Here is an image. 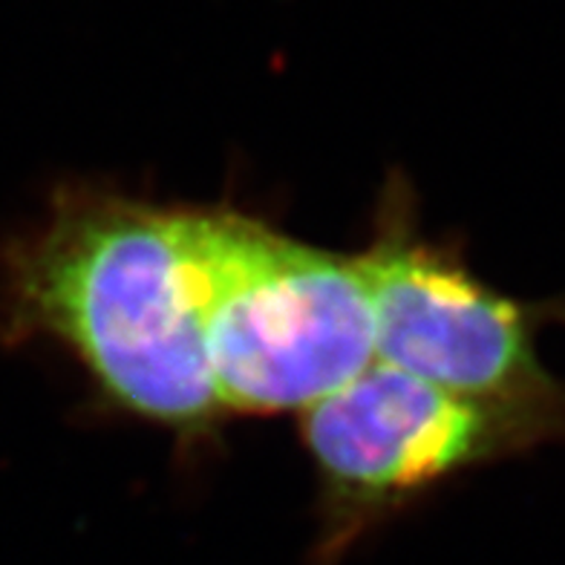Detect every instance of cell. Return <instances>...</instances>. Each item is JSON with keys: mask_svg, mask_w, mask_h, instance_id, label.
<instances>
[{"mask_svg": "<svg viewBox=\"0 0 565 565\" xmlns=\"http://www.w3.org/2000/svg\"><path fill=\"white\" fill-rule=\"evenodd\" d=\"M355 260L379 364L477 402L565 409V384L536 352L540 329L565 323V300L522 303L479 280L459 248L424 237L402 177L381 191L370 246Z\"/></svg>", "mask_w": 565, "mask_h": 565, "instance_id": "cell-4", "label": "cell"}, {"mask_svg": "<svg viewBox=\"0 0 565 565\" xmlns=\"http://www.w3.org/2000/svg\"><path fill=\"white\" fill-rule=\"evenodd\" d=\"M300 416L320 482L312 565H338L366 531L465 470L565 439V409L477 402L379 361Z\"/></svg>", "mask_w": 565, "mask_h": 565, "instance_id": "cell-3", "label": "cell"}, {"mask_svg": "<svg viewBox=\"0 0 565 565\" xmlns=\"http://www.w3.org/2000/svg\"><path fill=\"white\" fill-rule=\"evenodd\" d=\"M177 220L225 413H306L375 364L355 254L309 246L234 209H185Z\"/></svg>", "mask_w": 565, "mask_h": 565, "instance_id": "cell-2", "label": "cell"}, {"mask_svg": "<svg viewBox=\"0 0 565 565\" xmlns=\"http://www.w3.org/2000/svg\"><path fill=\"white\" fill-rule=\"evenodd\" d=\"M0 335L67 347L113 407L209 439L228 413L202 350L177 211L89 185L0 248Z\"/></svg>", "mask_w": 565, "mask_h": 565, "instance_id": "cell-1", "label": "cell"}]
</instances>
